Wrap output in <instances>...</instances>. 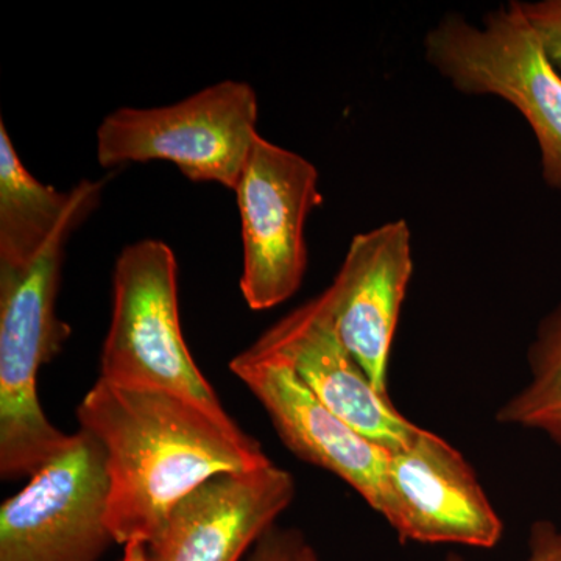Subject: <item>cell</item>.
<instances>
[{
	"mask_svg": "<svg viewBox=\"0 0 561 561\" xmlns=\"http://www.w3.org/2000/svg\"><path fill=\"white\" fill-rule=\"evenodd\" d=\"M79 195L46 249L27 267L0 268V478L31 479L69 445L38 400V373L60 354L70 327L58 317L66 243L101 202L103 181L81 180Z\"/></svg>",
	"mask_w": 561,
	"mask_h": 561,
	"instance_id": "7a4b0ae2",
	"label": "cell"
},
{
	"mask_svg": "<svg viewBox=\"0 0 561 561\" xmlns=\"http://www.w3.org/2000/svg\"><path fill=\"white\" fill-rule=\"evenodd\" d=\"M386 519L402 542L491 549L502 537L500 515L467 459L434 432L389 453Z\"/></svg>",
	"mask_w": 561,
	"mask_h": 561,
	"instance_id": "9c48e42d",
	"label": "cell"
},
{
	"mask_svg": "<svg viewBox=\"0 0 561 561\" xmlns=\"http://www.w3.org/2000/svg\"><path fill=\"white\" fill-rule=\"evenodd\" d=\"M295 561H321L320 557L317 556V552L313 551L311 546L306 542L305 546H302L301 551L298 552L297 559Z\"/></svg>",
	"mask_w": 561,
	"mask_h": 561,
	"instance_id": "d6986e66",
	"label": "cell"
},
{
	"mask_svg": "<svg viewBox=\"0 0 561 561\" xmlns=\"http://www.w3.org/2000/svg\"><path fill=\"white\" fill-rule=\"evenodd\" d=\"M243 247L241 290L253 311L289 300L308 271L305 225L319 208V171L271 140L256 139L236 186Z\"/></svg>",
	"mask_w": 561,
	"mask_h": 561,
	"instance_id": "52a82bcc",
	"label": "cell"
},
{
	"mask_svg": "<svg viewBox=\"0 0 561 561\" xmlns=\"http://www.w3.org/2000/svg\"><path fill=\"white\" fill-rule=\"evenodd\" d=\"M105 451L80 430L0 507V561H101L108 526Z\"/></svg>",
	"mask_w": 561,
	"mask_h": 561,
	"instance_id": "8992f818",
	"label": "cell"
},
{
	"mask_svg": "<svg viewBox=\"0 0 561 561\" xmlns=\"http://www.w3.org/2000/svg\"><path fill=\"white\" fill-rule=\"evenodd\" d=\"M432 69L465 95H494L529 124L542 181L561 192V76L542 49L519 0L490 10L482 25L443 16L423 39Z\"/></svg>",
	"mask_w": 561,
	"mask_h": 561,
	"instance_id": "3957f363",
	"label": "cell"
},
{
	"mask_svg": "<svg viewBox=\"0 0 561 561\" xmlns=\"http://www.w3.org/2000/svg\"><path fill=\"white\" fill-rule=\"evenodd\" d=\"M122 561H150L146 542L133 541L125 546L124 559Z\"/></svg>",
	"mask_w": 561,
	"mask_h": 561,
	"instance_id": "ac0fdd59",
	"label": "cell"
},
{
	"mask_svg": "<svg viewBox=\"0 0 561 561\" xmlns=\"http://www.w3.org/2000/svg\"><path fill=\"white\" fill-rule=\"evenodd\" d=\"M230 370L261 402L290 453L341 478L386 518L390 502L389 451L321 404L284 365L256 359L242 351L230 362Z\"/></svg>",
	"mask_w": 561,
	"mask_h": 561,
	"instance_id": "30bf717a",
	"label": "cell"
},
{
	"mask_svg": "<svg viewBox=\"0 0 561 561\" xmlns=\"http://www.w3.org/2000/svg\"><path fill=\"white\" fill-rule=\"evenodd\" d=\"M294 476L276 465L221 472L173 505L147 542L150 561H239L295 500Z\"/></svg>",
	"mask_w": 561,
	"mask_h": 561,
	"instance_id": "8fae6325",
	"label": "cell"
},
{
	"mask_svg": "<svg viewBox=\"0 0 561 561\" xmlns=\"http://www.w3.org/2000/svg\"><path fill=\"white\" fill-rule=\"evenodd\" d=\"M79 186L58 191L32 175L0 121V268L31 265L77 201Z\"/></svg>",
	"mask_w": 561,
	"mask_h": 561,
	"instance_id": "4fadbf2b",
	"label": "cell"
},
{
	"mask_svg": "<svg viewBox=\"0 0 561 561\" xmlns=\"http://www.w3.org/2000/svg\"><path fill=\"white\" fill-rule=\"evenodd\" d=\"M260 103L245 81L225 80L173 105L124 106L95 135L102 168L169 161L195 183L236 190L257 133Z\"/></svg>",
	"mask_w": 561,
	"mask_h": 561,
	"instance_id": "5b68a950",
	"label": "cell"
},
{
	"mask_svg": "<svg viewBox=\"0 0 561 561\" xmlns=\"http://www.w3.org/2000/svg\"><path fill=\"white\" fill-rule=\"evenodd\" d=\"M412 272L411 228L387 221L354 236L323 291L339 339L382 397H389L387 365Z\"/></svg>",
	"mask_w": 561,
	"mask_h": 561,
	"instance_id": "7c38bea8",
	"label": "cell"
},
{
	"mask_svg": "<svg viewBox=\"0 0 561 561\" xmlns=\"http://www.w3.org/2000/svg\"><path fill=\"white\" fill-rule=\"evenodd\" d=\"M77 419L105 451L108 526L117 545H147L173 505L213 476L273 463L234 420L168 391L99 378Z\"/></svg>",
	"mask_w": 561,
	"mask_h": 561,
	"instance_id": "6da1fadb",
	"label": "cell"
},
{
	"mask_svg": "<svg viewBox=\"0 0 561 561\" xmlns=\"http://www.w3.org/2000/svg\"><path fill=\"white\" fill-rule=\"evenodd\" d=\"M245 351L289 368L321 404L386 451L405 448L420 434L421 427L373 387L345 348L323 291L276 321Z\"/></svg>",
	"mask_w": 561,
	"mask_h": 561,
	"instance_id": "ba28073f",
	"label": "cell"
},
{
	"mask_svg": "<svg viewBox=\"0 0 561 561\" xmlns=\"http://www.w3.org/2000/svg\"><path fill=\"white\" fill-rule=\"evenodd\" d=\"M527 362L529 381L502 405L496 420L541 432L561 448V302L538 324Z\"/></svg>",
	"mask_w": 561,
	"mask_h": 561,
	"instance_id": "5bb4252c",
	"label": "cell"
},
{
	"mask_svg": "<svg viewBox=\"0 0 561 561\" xmlns=\"http://www.w3.org/2000/svg\"><path fill=\"white\" fill-rule=\"evenodd\" d=\"M305 545L300 531L275 526L254 545L249 561H295Z\"/></svg>",
	"mask_w": 561,
	"mask_h": 561,
	"instance_id": "2e32d148",
	"label": "cell"
},
{
	"mask_svg": "<svg viewBox=\"0 0 561 561\" xmlns=\"http://www.w3.org/2000/svg\"><path fill=\"white\" fill-rule=\"evenodd\" d=\"M101 379L127 389L168 391L231 420L184 341L179 264L168 243L144 239L117 256Z\"/></svg>",
	"mask_w": 561,
	"mask_h": 561,
	"instance_id": "277c9868",
	"label": "cell"
},
{
	"mask_svg": "<svg viewBox=\"0 0 561 561\" xmlns=\"http://www.w3.org/2000/svg\"><path fill=\"white\" fill-rule=\"evenodd\" d=\"M522 7L549 61L561 76V0L522 2Z\"/></svg>",
	"mask_w": 561,
	"mask_h": 561,
	"instance_id": "9a60e30c",
	"label": "cell"
},
{
	"mask_svg": "<svg viewBox=\"0 0 561 561\" xmlns=\"http://www.w3.org/2000/svg\"><path fill=\"white\" fill-rule=\"evenodd\" d=\"M529 549V561H561V529L548 519H538L530 527ZM445 561L463 560L449 553Z\"/></svg>",
	"mask_w": 561,
	"mask_h": 561,
	"instance_id": "e0dca14e",
	"label": "cell"
}]
</instances>
